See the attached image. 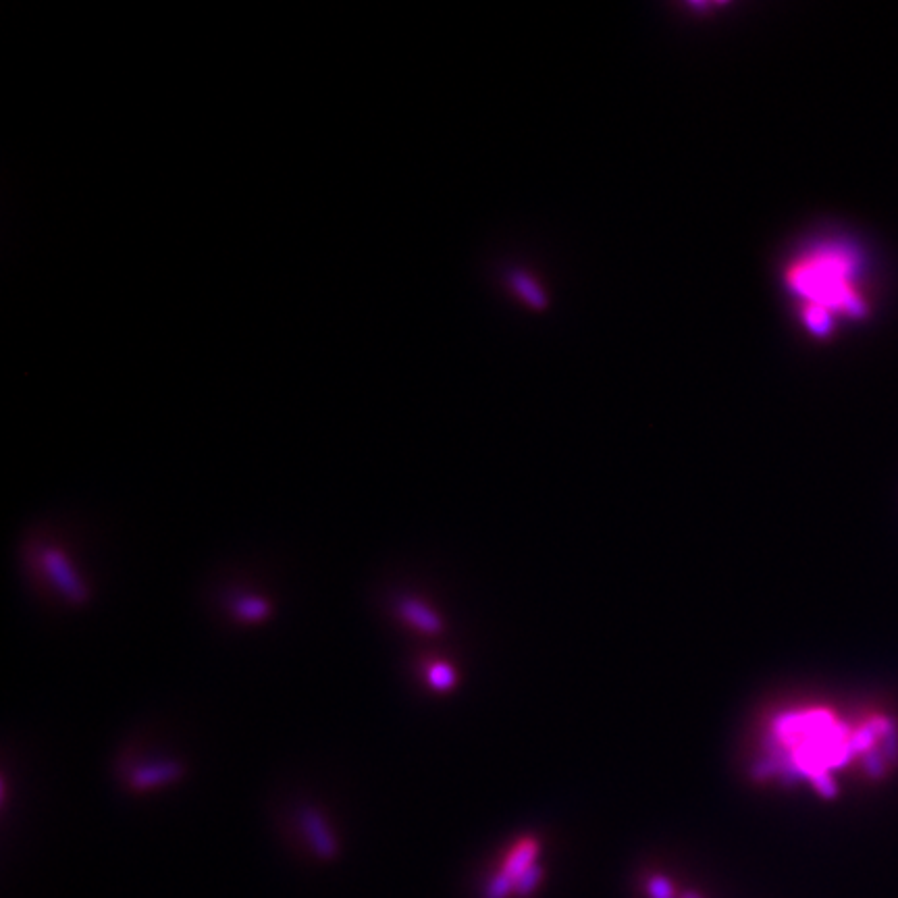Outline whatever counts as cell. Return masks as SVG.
I'll list each match as a JSON object with an SVG mask.
<instances>
[{
  "instance_id": "4",
  "label": "cell",
  "mask_w": 898,
  "mask_h": 898,
  "mask_svg": "<svg viewBox=\"0 0 898 898\" xmlns=\"http://www.w3.org/2000/svg\"><path fill=\"white\" fill-rule=\"evenodd\" d=\"M183 774H186V765H181L179 761L163 759V761H150V763L138 765V768L131 770L127 782L134 790H148V788L177 782Z\"/></svg>"
},
{
  "instance_id": "9",
  "label": "cell",
  "mask_w": 898,
  "mask_h": 898,
  "mask_svg": "<svg viewBox=\"0 0 898 898\" xmlns=\"http://www.w3.org/2000/svg\"><path fill=\"white\" fill-rule=\"evenodd\" d=\"M512 892H516V880L508 876L506 871H499L487 884L483 898H508Z\"/></svg>"
},
{
  "instance_id": "12",
  "label": "cell",
  "mask_w": 898,
  "mask_h": 898,
  "mask_svg": "<svg viewBox=\"0 0 898 898\" xmlns=\"http://www.w3.org/2000/svg\"><path fill=\"white\" fill-rule=\"evenodd\" d=\"M682 898H701L697 892H693V890H686L684 894H682Z\"/></svg>"
},
{
  "instance_id": "10",
  "label": "cell",
  "mask_w": 898,
  "mask_h": 898,
  "mask_svg": "<svg viewBox=\"0 0 898 898\" xmlns=\"http://www.w3.org/2000/svg\"><path fill=\"white\" fill-rule=\"evenodd\" d=\"M541 880H543V867L535 863L531 869H526L520 878H516V894L522 898L531 896L541 884Z\"/></svg>"
},
{
  "instance_id": "1",
  "label": "cell",
  "mask_w": 898,
  "mask_h": 898,
  "mask_svg": "<svg viewBox=\"0 0 898 898\" xmlns=\"http://www.w3.org/2000/svg\"><path fill=\"white\" fill-rule=\"evenodd\" d=\"M788 285L805 300V321L815 333H826L834 316H859L865 300L855 285V262L849 252L820 248L792 264Z\"/></svg>"
},
{
  "instance_id": "2",
  "label": "cell",
  "mask_w": 898,
  "mask_h": 898,
  "mask_svg": "<svg viewBox=\"0 0 898 898\" xmlns=\"http://www.w3.org/2000/svg\"><path fill=\"white\" fill-rule=\"evenodd\" d=\"M38 564L44 576L50 580V585L55 587L71 605L88 603L90 591L61 547L57 545L42 547Z\"/></svg>"
},
{
  "instance_id": "3",
  "label": "cell",
  "mask_w": 898,
  "mask_h": 898,
  "mask_svg": "<svg viewBox=\"0 0 898 898\" xmlns=\"http://www.w3.org/2000/svg\"><path fill=\"white\" fill-rule=\"evenodd\" d=\"M300 824H302V832L310 844V849L314 851V855H319L325 861H331L337 857V853H339L337 838L331 832L325 815L319 809L304 807L300 811Z\"/></svg>"
},
{
  "instance_id": "6",
  "label": "cell",
  "mask_w": 898,
  "mask_h": 898,
  "mask_svg": "<svg viewBox=\"0 0 898 898\" xmlns=\"http://www.w3.org/2000/svg\"><path fill=\"white\" fill-rule=\"evenodd\" d=\"M537 853H539L537 840L526 838V840L516 844L514 851L508 855V859L504 863V869H501V871H506L508 876H512L516 880V878H520L524 874L526 869H531L535 865Z\"/></svg>"
},
{
  "instance_id": "8",
  "label": "cell",
  "mask_w": 898,
  "mask_h": 898,
  "mask_svg": "<svg viewBox=\"0 0 898 898\" xmlns=\"http://www.w3.org/2000/svg\"><path fill=\"white\" fill-rule=\"evenodd\" d=\"M427 680L435 691H449L456 684V672L449 664H431Z\"/></svg>"
},
{
  "instance_id": "5",
  "label": "cell",
  "mask_w": 898,
  "mask_h": 898,
  "mask_svg": "<svg viewBox=\"0 0 898 898\" xmlns=\"http://www.w3.org/2000/svg\"><path fill=\"white\" fill-rule=\"evenodd\" d=\"M398 614L412 628L425 632V635H439L443 630V622L435 610L414 597H402L398 601Z\"/></svg>"
},
{
  "instance_id": "11",
  "label": "cell",
  "mask_w": 898,
  "mask_h": 898,
  "mask_svg": "<svg viewBox=\"0 0 898 898\" xmlns=\"http://www.w3.org/2000/svg\"><path fill=\"white\" fill-rule=\"evenodd\" d=\"M647 892H649V898H676L674 884L666 876H653L647 882Z\"/></svg>"
},
{
  "instance_id": "7",
  "label": "cell",
  "mask_w": 898,
  "mask_h": 898,
  "mask_svg": "<svg viewBox=\"0 0 898 898\" xmlns=\"http://www.w3.org/2000/svg\"><path fill=\"white\" fill-rule=\"evenodd\" d=\"M231 612L237 620H242V622H260V620H267L271 616V603L264 597L242 595L233 601Z\"/></svg>"
}]
</instances>
